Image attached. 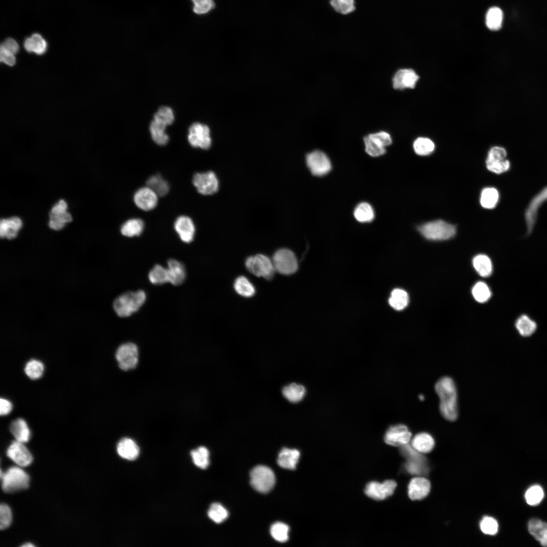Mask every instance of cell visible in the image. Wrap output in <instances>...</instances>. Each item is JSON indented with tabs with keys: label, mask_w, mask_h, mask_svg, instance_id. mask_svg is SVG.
Wrapping results in <instances>:
<instances>
[{
	"label": "cell",
	"mask_w": 547,
	"mask_h": 547,
	"mask_svg": "<svg viewBox=\"0 0 547 547\" xmlns=\"http://www.w3.org/2000/svg\"><path fill=\"white\" fill-rule=\"evenodd\" d=\"M117 452L121 457L128 460H133L138 456L139 448L132 439L125 438L118 443Z\"/></svg>",
	"instance_id": "obj_23"
},
{
	"label": "cell",
	"mask_w": 547,
	"mask_h": 547,
	"mask_svg": "<svg viewBox=\"0 0 547 547\" xmlns=\"http://www.w3.org/2000/svg\"><path fill=\"white\" fill-rule=\"evenodd\" d=\"M473 266L477 272L482 277L490 276L492 271V265L490 259L485 255H478L473 260Z\"/></svg>",
	"instance_id": "obj_36"
},
{
	"label": "cell",
	"mask_w": 547,
	"mask_h": 547,
	"mask_svg": "<svg viewBox=\"0 0 547 547\" xmlns=\"http://www.w3.org/2000/svg\"><path fill=\"white\" fill-rule=\"evenodd\" d=\"M193 3L192 10L198 15L208 13L215 7L214 0H191Z\"/></svg>",
	"instance_id": "obj_50"
},
{
	"label": "cell",
	"mask_w": 547,
	"mask_h": 547,
	"mask_svg": "<svg viewBox=\"0 0 547 547\" xmlns=\"http://www.w3.org/2000/svg\"><path fill=\"white\" fill-rule=\"evenodd\" d=\"M174 228L183 242L188 243L193 240L195 226L190 217L184 215L178 217L174 222Z\"/></svg>",
	"instance_id": "obj_20"
},
{
	"label": "cell",
	"mask_w": 547,
	"mask_h": 547,
	"mask_svg": "<svg viewBox=\"0 0 547 547\" xmlns=\"http://www.w3.org/2000/svg\"><path fill=\"white\" fill-rule=\"evenodd\" d=\"M0 60L9 66H13L16 62L14 54L9 52L2 45L0 49Z\"/></svg>",
	"instance_id": "obj_55"
},
{
	"label": "cell",
	"mask_w": 547,
	"mask_h": 547,
	"mask_svg": "<svg viewBox=\"0 0 547 547\" xmlns=\"http://www.w3.org/2000/svg\"><path fill=\"white\" fill-rule=\"evenodd\" d=\"M153 120L166 126L170 125L174 120L173 111L169 107L161 106L154 114Z\"/></svg>",
	"instance_id": "obj_46"
},
{
	"label": "cell",
	"mask_w": 547,
	"mask_h": 547,
	"mask_svg": "<svg viewBox=\"0 0 547 547\" xmlns=\"http://www.w3.org/2000/svg\"><path fill=\"white\" fill-rule=\"evenodd\" d=\"M276 271L284 275L295 273L298 267L295 254L290 250L282 248L277 250L272 257Z\"/></svg>",
	"instance_id": "obj_8"
},
{
	"label": "cell",
	"mask_w": 547,
	"mask_h": 547,
	"mask_svg": "<svg viewBox=\"0 0 547 547\" xmlns=\"http://www.w3.org/2000/svg\"><path fill=\"white\" fill-rule=\"evenodd\" d=\"M143 229V221L139 218H133L127 220L122 225L121 231L126 237H133L140 235Z\"/></svg>",
	"instance_id": "obj_32"
},
{
	"label": "cell",
	"mask_w": 547,
	"mask_h": 547,
	"mask_svg": "<svg viewBox=\"0 0 547 547\" xmlns=\"http://www.w3.org/2000/svg\"><path fill=\"white\" fill-rule=\"evenodd\" d=\"M148 278L150 282L155 285H161L169 282L167 268L157 264L149 271Z\"/></svg>",
	"instance_id": "obj_41"
},
{
	"label": "cell",
	"mask_w": 547,
	"mask_h": 547,
	"mask_svg": "<svg viewBox=\"0 0 547 547\" xmlns=\"http://www.w3.org/2000/svg\"><path fill=\"white\" fill-rule=\"evenodd\" d=\"M411 437L412 434L408 427L400 424L390 426L385 434L384 439L389 445L401 447L408 444Z\"/></svg>",
	"instance_id": "obj_15"
},
{
	"label": "cell",
	"mask_w": 547,
	"mask_h": 547,
	"mask_svg": "<svg viewBox=\"0 0 547 547\" xmlns=\"http://www.w3.org/2000/svg\"><path fill=\"white\" fill-rule=\"evenodd\" d=\"M251 486L258 492L266 493L274 487L276 478L272 471L265 465L254 467L250 473Z\"/></svg>",
	"instance_id": "obj_5"
},
{
	"label": "cell",
	"mask_w": 547,
	"mask_h": 547,
	"mask_svg": "<svg viewBox=\"0 0 547 547\" xmlns=\"http://www.w3.org/2000/svg\"><path fill=\"white\" fill-rule=\"evenodd\" d=\"M480 528L484 534L494 535L498 531V525L497 522L494 519L491 517H485L481 522Z\"/></svg>",
	"instance_id": "obj_51"
},
{
	"label": "cell",
	"mask_w": 547,
	"mask_h": 547,
	"mask_svg": "<svg viewBox=\"0 0 547 547\" xmlns=\"http://www.w3.org/2000/svg\"><path fill=\"white\" fill-rule=\"evenodd\" d=\"M411 446L421 453L430 452L434 447L435 441L431 435L421 433L416 435L412 439Z\"/></svg>",
	"instance_id": "obj_26"
},
{
	"label": "cell",
	"mask_w": 547,
	"mask_h": 547,
	"mask_svg": "<svg viewBox=\"0 0 547 547\" xmlns=\"http://www.w3.org/2000/svg\"><path fill=\"white\" fill-rule=\"evenodd\" d=\"M158 196L147 186L138 189L134 195V202L136 206L142 210L147 211L153 209L158 202Z\"/></svg>",
	"instance_id": "obj_17"
},
{
	"label": "cell",
	"mask_w": 547,
	"mask_h": 547,
	"mask_svg": "<svg viewBox=\"0 0 547 547\" xmlns=\"http://www.w3.org/2000/svg\"><path fill=\"white\" fill-rule=\"evenodd\" d=\"M0 474L2 489L6 492L25 489L29 486V476L19 467H11L4 474L1 470Z\"/></svg>",
	"instance_id": "obj_4"
},
{
	"label": "cell",
	"mask_w": 547,
	"mask_h": 547,
	"mask_svg": "<svg viewBox=\"0 0 547 547\" xmlns=\"http://www.w3.org/2000/svg\"><path fill=\"white\" fill-rule=\"evenodd\" d=\"M7 454L14 462L20 466L29 465L32 461V456L23 443L15 441L9 447Z\"/></svg>",
	"instance_id": "obj_18"
},
{
	"label": "cell",
	"mask_w": 547,
	"mask_h": 547,
	"mask_svg": "<svg viewBox=\"0 0 547 547\" xmlns=\"http://www.w3.org/2000/svg\"><path fill=\"white\" fill-rule=\"evenodd\" d=\"M166 127V126L154 120L150 124L149 131L152 139L159 145H165L169 141V136L165 132Z\"/></svg>",
	"instance_id": "obj_34"
},
{
	"label": "cell",
	"mask_w": 547,
	"mask_h": 547,
	"mask_svg": "<svg viewBox=\"0 0 547 547\" xmlns=\"http://www.w3.org/2000/svg\"><path fill=\"white\" fill-rule=\"evenodd\" d=\"M355 219L361 223L371 222L374 218L375 213L371 205L366 202L359 204L354 210Z\"/></svg>",
	"instance_id": "obj_31"
},
{
	"label": "cell",
	"mask_w": 547,
	"mask_h": 547,
	"mask_svg": "<svg viewBox=\"0 0 547 547\" xmlns=\"http://www.w3.org/2000/svg\"><path fill=\"white\" fill-rule=\"evenodd\" d=\"M10 429L16 440L24 443L28 441L30 432L26 421L22 418L14 420L11 423Z\"/></svg>",
	"instance_id": "obj_27"
},
{
	"label": "cell",
	"mask_w": 547,
	"mask_h": 547,
	"mask_svg": "<svg viewBox=\"0 0 547 547\" xmlns=\"http://www.w3.org/2000/svg\"><path fill=\"white\" fill-rule=\"evenodd\" d=\"M12 409V404L8 400L1 398L0 400V414L6 415L9 414Z\"/></svg>",
	"instance_id": "obj_57"
},
{
	"label": "cell",
	"mask_w": 547,
	"mask_h": 547,
	"mask_svg": "<svg viewBox=\"0 0 547 547\" xmlns=\"http://www.w3.org/2000/svg\"><path fill=\"white\" fill-rule=\"evenodd\" d=\"M503 14L502 10L496 6L490 8L486 14L485 23L488 29L492 31L500 29L502 25Z\"/></svg>",
	"instance_id": "obj_28"
},
{
	"label": "cell",
	"mask_w": 547,
	"mask_h": 547,
	"mask_svg": "<svg viewBox=\"0 0 547 547\" xmlns=\"http://www.w3.org/2000/svg\"><path fill=\"white\" fill-rule=\"evenodd\" d=\"M400 452L407 460L405 467L409 473L415 475L426 474L428 469L426 464V458L421 453L408 444L401 446Z\"/></svg>",
	"instance_id": "obj_7"
},
{
	"label": "cell",
	"mask_w": 547,
	"mask_h": 547,
	"mask_svg": "<svg viewBox=\"0 0 547 547\" xmlns=\"http://www.w3.org/2000/svg\"><path fill=\"white\" fill-rule=\"evenodd\" d=\"M364 142L366 152L371 157H379L384 154L386 152L385 148L378 145L371 139L368 135L364 138Z\"/></svg>",
	"instance_id": "obj_49"
},
{
	"label": "cell",
	"mask_w": 547,
	"mask_h": 547,
	"mask_svg": "<svg viewBox=\"0 0 547 547\" xmlns=\"http://www.w3.org/2000/svg\"><path fill=\"white\" fill-rule=\"evenodd\" d=\"M435 389L440 399V411L443 417L450 421L458 417L457 394L455 384L448 376L441 378L435 384Z\"/></svg>",
	"instance_id": "obj_1"
},
{
	"label": "cell",
	"mask_w": 547,
	"mask_h": 547,
	"mask_svg": "<svg viewBox=\"0 0 547 547\" xmlns=\"http://www.w3.org/2000/svg\"><path fill=\"white\" fill-rule=\"evenodd\" d=\"M389 305L397 310L405 308L409 303L407 293L401 289H395L391 293L388 300Z\"/></svg>",
	"instance_id": "obj_35"
},
{
	"label": "cell",
	"mask_w": 547,
	"mask_h": 547,
	"mask_svg": "<svg viewBox=\"0 0 547 547\" xmlns=\"http://www.w3.org/2000/svg\"><path fill=\"white\" fill-rule=\"evenodd\" d=\"M67 204L66 202L61 200L59 201L58 204H56L52 208L51 213L55 214H58L62 213H64L66 211Z\"/></svg>",
	"instance_id": "obj_59"
},
{
	"label": "cell",
	"mask_w": 547,
	"mask_h": 547,
	"mask_svg": "<svg viewBox=\"0 0 547 547\" xmlns=\"http://www.w3.org/2000/svg\"><path fill=\"white\" fill-rule=\"evenodd\" d=\"M245 263L249 271L266 280H271L276 271L272 260L263 254L249 256L246 259Z\"/></svg>",
	"instance_id": "obj_6"
},
{
	"label": "cell",
	"mask_w": 547,
	"mask_h": 547,
	"mask_svg": "<svg viewBox=\"0 0 547 547\" xmlns=\"http://www.w3.org/2000/svg\"><path fill=\"white\" fill-rule=\"evenodd\" d=\"M33 44V52L38 55L43 54L47 49V43L38 33H34L30 37Z\"/></svg>",
	"instance_id": "obj_54"
},
{
	"label": "cell",
	"mask_w": 547,
	"mask_h": 547,
	"mask_svg": "<svg viewBox=\"0 0 547 547\" xmlns=\"http://www.w3.org/2000/svg\"><path fill=\"white\" fill-rule=\"evenodd\" d=\"M25 50L28 52H33V44L31 37L27 38L24 44Z\"/></svg>",
	"instance_id": "obj_61"
},
{
	"label": "cell",
	"mask_w": 547,
	"mask_h": 547,
	"mask_svg": "<svg viewBox=\"0 0 547 547\" xmlns=\"http://www.w3.org/2000/svg\"><path fill=\"white\" fill-rule=\"evenodd\" d=\"M24 371L29 378L31 379H37L42 376L44 371V366L41 361L31 360L26 363Z\"/></svg>",
	"instance_id": "obj_43"
},
{
	"label": "cell",
	"mask_w": 547,
	"mask_h": 547,
	"mask_svg": "<svg viewBox=\"0 0 547 547\" xmlns=\"http://www.w3.org/2000/svg\"><path fill=\"white\" fill-rule=\"evenodd\" d=\"M413 147L417 154L424 156L432 153L435 149V145L431 139L420 137L414 140Z\"/></svg>",
	"instance_id": "obj_38"
},
{
	"label": "cell",
	"mask_w": 547,
	"mask_h": 547,
	"mask_svg": "<svg viewBox=\"0 0 547 547\" xmlns=\"http://www.w3.org/2000/svg\"><path fill=\"white\" fill-rule=\"evenodd\" d=\"M305 388L303 385L296 383H291L282 389L284 397L292 403L301 401L305 396Z\"/></svg>",
	"instance_id": "obj_30"
},
{
	"label": "cell",
	"mask_w": 547,
	"mask_h": 547,
	"mask_svg": "<svg viewBox=\"0 0 547 547\" xmlns=\"http://www.w3.org/2000/svg\"><path fill=\"white\" fill-rule=\"evenodd\" d=\"M530 534L543 546H547V523L538 519H531L528 524Z\"/></svg>",
	"instance_id": "obj_24"
},
{
	"label": "cell",
	"mask_w": 547,
	"mask_h": 547,
	"mask_svg": "<svg viewBox=\"0 0 547 547\" xmlns=\"http://www.w3.org/2000/svg\"><path fill=\"white\" fill-rule=\"evenodd\" d=\"M115 357L121 369L126 371L133 369L138 363V347L131 342L123 344L118 347Z\"/></svg>",
	"instance_id": "obj_10"
},
{
	"label": "cell",
	"mask_w": 547,
	"mask_h": 547,
	"mask_svg": "<svg viewBox=\"0 0 547 547\" xmlns=\"http://www.w3.org/2000/svg\"><path fill=\"white\" fill-rule=\"evenodd\" d=\"M430 489L431 484L427 479L423 477H416L409 482L408 496L412 500H421L428 494Z\"/></svg>",
	"instance_id": "obj_19"
},
{
	"label": "cell",
	"mask_w": 547,
	"mask_h": 547,
	"mask_svg": "<svg viewBox=\"0 0 547 547\" xmlns=\"http://www.w3.org/2000/svg\"><path fill=\"white\" fill-rule=\"evenodd\" d=\"M418 230L424 238L433 241L448 240L456 233L454 225L442 220L426 222L418 226Z\"/></svg>",
	"instance_id": "obj_3"
},
{
	"label": "cell",
	"mask_w": 547,
	"mask_h": 547,
	"mask_svg": "<svg viewBox=\"0 0 547 547\" xmlns=\"http://www.w3.org/2000/svg\"><path fill=\"white\" fill-rule=\"evenodd\" d=\"M498 198V192L495 188L487 187L482 191L480 197V204L484 208L492 209L496 206Z\"/></svg>",
	"instance_id": "obj_39"
},
{
	"label": "cell",
	"mask_w": 547,
	"mask_h": 547,
	"mask_svg": "<svg viewBox=\"0 0 547 547\" xmlns=\"http://www.w3.org/2000/svg\"><path fill=\"white\" fill-rule=\"evenodd\" d=\"M299 457L300 452L298 450L284 448L279 454L277 462L284 468L295 470Z\"/></svg>",
	"instance_id": "obj_21"
},
{
	"label": "cell",
	"mask_w": 547,
	"mask_h": 547,
	"mask_svg": "<svg viewBox=\"0 0 547 547\" xmlns=\"http://www.w3.org/2000/svg\"><path fill=\"white\" fill-rule=\"evenodd\" d=\"M306 163L311 173L317 176L327 174L332 168L329 158L324 152L318 150L306 155Z\"/></svg>",
	"instance_id": "obj_9"
},
{
	"label": "cell",
	"mask_w": 547,
	"mask_h": 547,
	"mask_svg": "<svg viewBox=\"0 0 547 547\" xmlns=\"http://www.w3.org/2000/svg\"><path fill=\"white\" fill-rule=\"evenodd\" d=\"M515 326L519 334L525 337L531 335L536 329V324L526 315L520 316L516 321Z\"/></svg>",
	"instance_id": "obj_37"
},
{
	"label": "cell",
	"mask_w": 547,
	"mask_h": 547,
	"mask_svg": "<svg viewBox=\"0 0 547 547\" xmlns=\"http://www.w3.org/2000/svg\"><path fill=\"white\" fill-rule=\"evenodd\" d=\"M187 138L190 144L194 147L207 149L211 144L209 127L199 123H194L189 127Z\"/></svg>",
	"instance_id": "obj_11"
},
{
	"label": "cell",
	"mask_w": 547,
	"mask_h": 547,
	"mask_svg": "<svg viewBox=\"0 0 547 547\" xmlns=\"http://www.w3.org/2000/svg\"><path fill=\"white\" fill-rule=\"evenodd\" d=\"M370 138L375 141L380 146L385 148L392 143L390 134L385 131H380L368 135Z\"/></svg>",
	"instance_id": "obj_53"
},
{
	"label": "cell",
	"mask_w": 547,
	"mask_h": 547,
	"mask_svg": "<svg viewBox=\"0 0 547 547\" xmlns=\"http://www.w3.org/2000/svg\"><path fill=\"white\" fill-rule=\"evenodd\" d=\"M228 514L227 511L220 503H212L208 511V517L216 523H221L225 520Z\"/></svg>",
	"instance_id": "obj_44"
},
{
	"label": "cell",
	"mask_w": 547,
	"mask_h": 547,
	"mask_svg": "<svg viewBox=\"0 0 547 547\" xmlns=\"http://www.w3.org/2000/svg\"><path fill=\"white\" fill-rule=\"evenodd\" d=\"M192 183L198 191L203 195H211L218 190L219 182L212 171L198 173L194 175Z\"/></svg>",
	"instance_id": "obj_13"
},
{
	"label": "cell",
	"mask_w": 547,
	"mask_h": 547,
	"mask_svg": "<svg viewBox=\"0 0 547 547\" xmlns=\"http://www.w3.org/2000/svg\"><path fill=\"white\" fill-rule=\"evenodd\" d=\"M50 219H56L64 223L70 222L72 220L71 215L66 211L58 214H55L51 212L50 213Z\"/></svg>",
	"instance_id": "obj_58"
},
{
	"label": "cell",
	"mask_w": 547,
	"mask_h": 547,
	"mask_svg": "<svg viewBox=\"0 0 547 547\" xmlns=\"http://www.w3.org/2000/svg\"><path fill=\"white\" fill-rule=\"evenodd\" d=\"M330 5L337 12L346 15L355 9L354 0H330Z\"/></svg>",
	"instance_id": "obj_48"
},
{
	"label": "cell",
	"mask_w": 547,
	"mask_h": 547,
	"mask_svg": "<svg viewBox=\"0 0 547 547\" xmlns=\"http://www.w3.org/2000/svg\"><path fill=\"white\" fill-rule=\"evenodd\" d=\"M12 520V512L9 506L4 503L0 506V528L5 529L9 527Z\"/></svg>",
	"instance_id": "obj_52"
},
{
	"label": "cell",
	"mask_w": 547,
	"mask_h": 547,
	"mask_svg": "<svg viewBox=\"0 0 547 547\" xmlns=\"http://www.w3.org/2000/svg\"><path fill=\"white\" fill-rule=\"evenodd\" d=\"M194 464L202 469H206L209 464V452L205 447L201 446L190 452Z\"/></svg>",
	"instance_id": "obj_40"
},
{
	"label": "cell",
	"mask_w": 547,
	"mask_h": 547,
	"mask_svg": "<svg viewBox=\"0 0 547 547\" xmlns=\"http://www.w3.org/2000/svg\"><path fill=\"white\" fill-rule=\"evenodd\" d=\"M419 75L412 69L403 68L399 69L393 78V86L397 90L413 89L416 85Z\"/></svg>",
	"instance_id": "obj_16"
},
{
	"label": "cell",
	"mask_w": 547,
	"mask_h": 547,
	"mask_svg": "<svg viewBox=\"0 0 547 547\" xmlns=\"http://www.w3.org/2000/svg\"><path fill=\"white\" fill-rule=\"evenodd\" d=\"M34 545L30 543H26L23 544L22 547H34Z\"/></svg>",
	"instance_id": "obj_62"
},
{
	"label": "cell",
	"mask_w": 547,
	"mask_h": 547,
	"mask_svg": "<svg viewBox=\"0 0 547 547\" xmlns=\"http://www.w3.org/2000/svg\"><path fill=\"white\" fill-rule=\"evenodd\" d=\"M65 224L59 220L52 218L50 219L49 225L52 229L60 230L64 227Z\"/></svg>",
	"instance_id": "obj_60"
},
{
	"label": "cell",
	"mask_w": 547,
	"mask_h": 547,
	"mask_svg": "<svg viewBox=\"0 0 547 547\" xmlns=\"http://www.w3.org/2000/svg\"><path fill=\"white\" fill-rule=\"evenodd\" d=\"M419 397L421 400H423L424 399V397L422 395H420Z\"/></svg>",
	"instance_id": "obj_63"
},
{
	"label": "cell",
	"mask_w": 547,
	"mask_h": 547,
	"mask_svg": "<svg viewBox=\"0 0 547 547\" xmlns=\"http://www.w3.org/2000/svg\"><path fill=\"white\" fill-rule=\"evenodd\" d=\"M506 158V151L504 148L497 146L492 147L488 153L486 162L487 168L496 174L506 171L510 167V163Z\"/></svg>",
	"instance_id": "obj_12"
},
{
	"label": "cell",
	"mask_w": 547,
	"mask_h": 547,
	"mask_svg": "<svg viewBox=\"0 0 547 547\" xmlns=\"http://www.w3.org/2000/svg\"><path fill=\"white\" fill-rule=\"evenodd\" d=\"M396 487V482L392 480H386L381 483L373 481L367 484L365 493L373 499L381 500L391 496Z\"/></svg>",
	"instance_id": "obj_14"
},
{
	"label": "cell",
	"mask_w": 547,
	"mask_h": 547,
	"mask_svg": "<svg viewBox=\"0 0 547 547\" xmlns=\"http://www.w3.org/2000/svg\"><path fill=\"white\" fill-rule=\"evenodd\" d=\"M289 526L281 522H276L270 527V534L272 537L280 542H286L289 538Z\"/></svg>",
	"instance_id": "obj_42"
},
{
	"label": "cell",
	"mask_w": 547,
	"mask_h": 547,
	"mask_svg": "<svg viewBox=\"0 0 547 547\" xmlns=\"http://www.w3.org/2000/svg\"><path fill=\"white\" fill-rule=\"evenodd\" d=\"M233 288L239 295L245 297H252L256 292L253 284L244 276L236 278L233 283Z\"/></svg>",
	"instance_id": "obj_29"
},
{
	"label": "cell",
	"mask_w": 547,
	"mask_h": 547,
	"mask_svg": "<svg viewBox=\"0 0 547 547\" xmlns=\"http://www.w3.org/2000/svg\"><path fill=\"white\" fill-rule=\"evenodd\" d=\"M543 496L544 492L542 488L537 485L529 487L525 494V500L530 505L538 504L543 499Z\"/></svg>",
	"instance_id": "obj_45"
},
{
	"label": "cell",
	"mask_w": 547,
	"mask_h": 547,
	"mask_svg": "<svg viewBox=\"0 0 547 547\" xmlns=\"http://www.w3.org/2000/svg\"><path fill=\"white\" fill-rule=\"evenodd\" d=\"M1 45L7 50L13 54H16L19 50V46L16 41L12 38H7Z\"/></svg>",
	"instance_id": "obj_56"
},
{
	"label": "cell",
	"mask_w": 547,
	"mask_h": 547,
	"mask_svg": "<svg viewBox=\"0 0 547 547\" xmlns=\"http://www.w3.org/2000/svg\"><path fill=\"white\" fill-rule=\"evenodd\" d=\"M473 295L478 302L483 303L487 301L491 296V292L488 286L482 282H478L472 289Z\"/></svg>",
	"instance_id": "obj_47"
},
{
	"label": "cell",
	"mask_w": 547,
	"mask_h": 547,
	"mask_svg": "<svg viewBox=\"0 0 547 547\" xmlns=\"http://www.w3.org/2000/svg\"><path fill=\"white\" fill-rule=\"evenodd\" d=\"M21 220L17 217L8 219H2L0 223V235L2 238L6 237L8 239L15 238L18 231L22 226Z\"/></svg>",
	"instance_id": "obj_25"
},
{
	"label": "cell",
	"mask_w": 547,
	"mask_h": 547,
	"mask_svg": "<svg viewBox=\"0 0 547 547\" xmlns=\"http://www.w3.org/2000/svg\"><path fill=\"white\" fill-rule=\"evenodd\" d=\"M169 282L174 285L181 284L185 279L186 270L184 266L176 259L168 261Z\"/></svg>",
	"instance_id": "obj_22"
},
{
	"label": "cell",
	"mask_w": 547,
	"mask_h": 547,
	"mask_svg": "<svg viewBox=\"0 0 547 547\" xmlns=\"http://www.w3.org/2000/svg\"><path fill=\"white\" fill-rule=\"evenodd\" d=\"M146 185L159 197L166 195L170 189L168 183L159 174L150 177L146 181Z\"/></svg>",
	"instance_id": "obj_33"
},
{
	"label": "cell",
	"mask_w": 547,
	"mask_h": 547,
	"mask_svg": "<svg viewBox=\"0 0 547 547\" xmlns=\"http://www.w3.org/2000/svg\"><path fill=\"white\" fill-rule=\"evenodd\" d=\"M146 298V294L142 290L124 293L114 300L113 309L119 317H129L142 306Z\"/></svg>",
	"instance_id": "obj_2"
}]
</instances>
